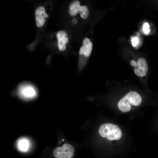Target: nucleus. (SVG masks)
<instances>
[{
	"instance_id": "nucleus-1",
	"label": "nucleus",
	"mask_w": 158,
	"mask_h": 158,
	"mask_svg": "<svg viewBox=\"0 0 158 158\" xmlns=\"http://www.w3.org/2000/svg\"><path fill=\"white\" fill-rule=\"evenodd\" d=\"M51 5L49 3H46L38 6L35 12V21L37 34L35 39L28 46L30 51H34L43 35L46 23L50 14Z\"/></svg>"
},
{
	"instance_id": "nucleus-2",
	"label": "nucleus",
	"mask_w": 158,
	"mask_h": 158,
	"mask_svg": "<svg viewBox=\"0 0 158 158\" xmlns=\"http://www.w3.org/2000/svg\"><path fill=\"white\" fill-rule=\"evenodd\" d=\"M69 38L66 32L60 30L50 35L47 39V44L52 49L60 52L66 51Z\"/></svg>"
},
{
	"instance_id": "nucleus-3",
	"label": "nucleus",
	"mask_w": 158,
	"mask_h": 158,
	"mask_svg": "<svg viewBox=\"0 0 158 158\" xmlns=\"http://www.w3.org/2000/svg\"><path fill=\"white\" fill-rule=\"evenodd\" d=\"M142 101L139 94L136 91H132L128 92L119 101L117 107L122 112H126L130 110L131 106H138Z\"/></svg>"
},
{
	"instance_id": "nucleus-4",
	"label": "nucleus",
	"mask_w": 158,
	"mask_h": 158,
	"mask_svg": "<svg viewBox=\"0 0 158 158\" xmlns=\"http://www.w3.org/2000/svg\"><path fill=\"white\" fill-rule=\"evenodd\" d=\"M92 44L90 39L85 37L83 41V45L79 51V59L77 73L79 75L81 73L90 56L92 49Z\"/></svg>"
},
{
	"instance_id": "nucleus-5",
	"label": "nucleus",
	"mask_w": 158,
	"mask_h": 158,
	"mask_svg": "<svg viewBox=\"0 0 158 158\" xmlns=\"http://www.w3.org/2000/svg\"><path fill=\"white\" fill-rule=\"evenodd\" d=\"M101 136L107 138L109 140H117L121 137L122 133L121 129L117 125L111 123L102 124L99 129Z\"/></svg>"
},
{
	"instance_id": "nucleus-6",
	"label": "nucleus",
	"mask_w": 158,
	"mask_h": 158,
	"mask_svg": "<svg viewBox=\"0 0 158 158\" xmlns=\"http://www.w3.org/2000/svg\"><path fill=\"white\" fill-rule=\"evenodd\" d=\"M75 149L71 145L65 143L61 147L55 148L53 154L56 158H71L74 153Z\"/></svg>"
},
{
	"instance_id": "nucleus-7",
	"label": "nucleus",
	"mask_w": 158,
	"mask_h": 158,
	"mask_svg": "<svg viewBox=\"0 0 158 158\" xmlns=\"http://www.w3.org/2000/svg\"><path fill=\"white\" fill-rule=\"evenodd\" d=\"M135 67L134 72L137 76L142 77L146 75L148 70V66L145 60L143 58H139Z\"/></svg>"
},
{
	"instance_id": "nucleus-8",
	"label": "nucleus",
	"mask_w": 158,
	"mask_h": 158,
	"mask_svg": "<svg viewBox=\"0 0 158 158\" xmlns=\"http://www.w3.org/2000/svg\"><path fill=\"white\" fill-rule=\"evenodd\" d=\"M80 4L79 1L74 0L72 1L69 6L68 11L70 15L74 16L79 13L80 8Z\"/></svg>"
},
{
	"instance_id": "nucleus-9",
	"label": "nucleus",
	"mask_w": 158,
	"mask_h": 158,
	"mask_svg": "<svg viewBox=\"0 0 158 158\" xmlns=\"http://www.w3.org/2000/svg\"><path fill=\"white\" fill-rule=\"evenodd\" d=\"M81 17L83 19H86L89 16V11L86 5H81L79 12Z\"/></svg>"
},
{
	"instance_id": "nucleus-10",
	"label": "nucleus",
	"mask_w": 158,
	"mask_h": 158,
	"mask_svg": "<svg viewBox=\"0 0 158 158\" xmlns=\"http://www.w3.org/2000/svg\"><path fill=\"white\" fill-rule=\"evenodd\" d=\"M29 145L28 141L26 139L20 140L18 143V147L21 151H25L28 150Z\"/></svg>"
},
{
	"instance_id": "nucleus-11",
	"label": "nucleus",
	"mask_w": 158,
	"mask_h": 158,
	"mask_svg": "<svg viewBox=\"0 0 158 158\" xmlns=\"http://www.w3.org/2000/svg\"><path fill=\"white\" fill-rule=\"evenodd\" d=\"M143 31L146 34H148L150 31V26L148 23H145L143 25Z\"/></svg>"
},
{
	"instance_id": "nucleus-12",
	"label": "nucleus",
	"mask_w": 158,
	"mask_h": 158,
	"mask_svg": "<svg viewBox=\"0 0 158 158\" xmlns=\"http://www.w3.org/2000/svg\"><path fill=\"white\" fill-rule=\"evenodd\" d=\"M138 39L137 37H135L131 40L132 44L133 46H135L138 42Z\"/></svg>"
},
{
	"instance_id": "nucleus-13",
	"label": "nucleus",
	"mask_w": 158,
	"mask_h": 158,
	"mask_svg": "<svg viewBox=\"0 0 158 158\" xmlns=\"http://www.w3.org/2000/svg\"><path fill=\"white\" fill-rule=\"evenodd\" d=\"M11 94L14 97L17 96L18 94V90L16 89L13 90L11 92Z\"/></svg>"
},
{
	"instance_id": "nucleus-14",
	"label": "nucleus",
	"mask_w": 158,
	"mask_h": 158,
	"mask_svg": "<svg viewBox=\"0 0 158 158\" xmlns=\"http://www.w3.org/2000/svg\"><path fill=\"white\" fill-rule=\"evenodd\" d=\"M72 23L73 25H76L78 23L77 20L75 18H73L72 20Z\"/></svg>"
}]
</instances>
